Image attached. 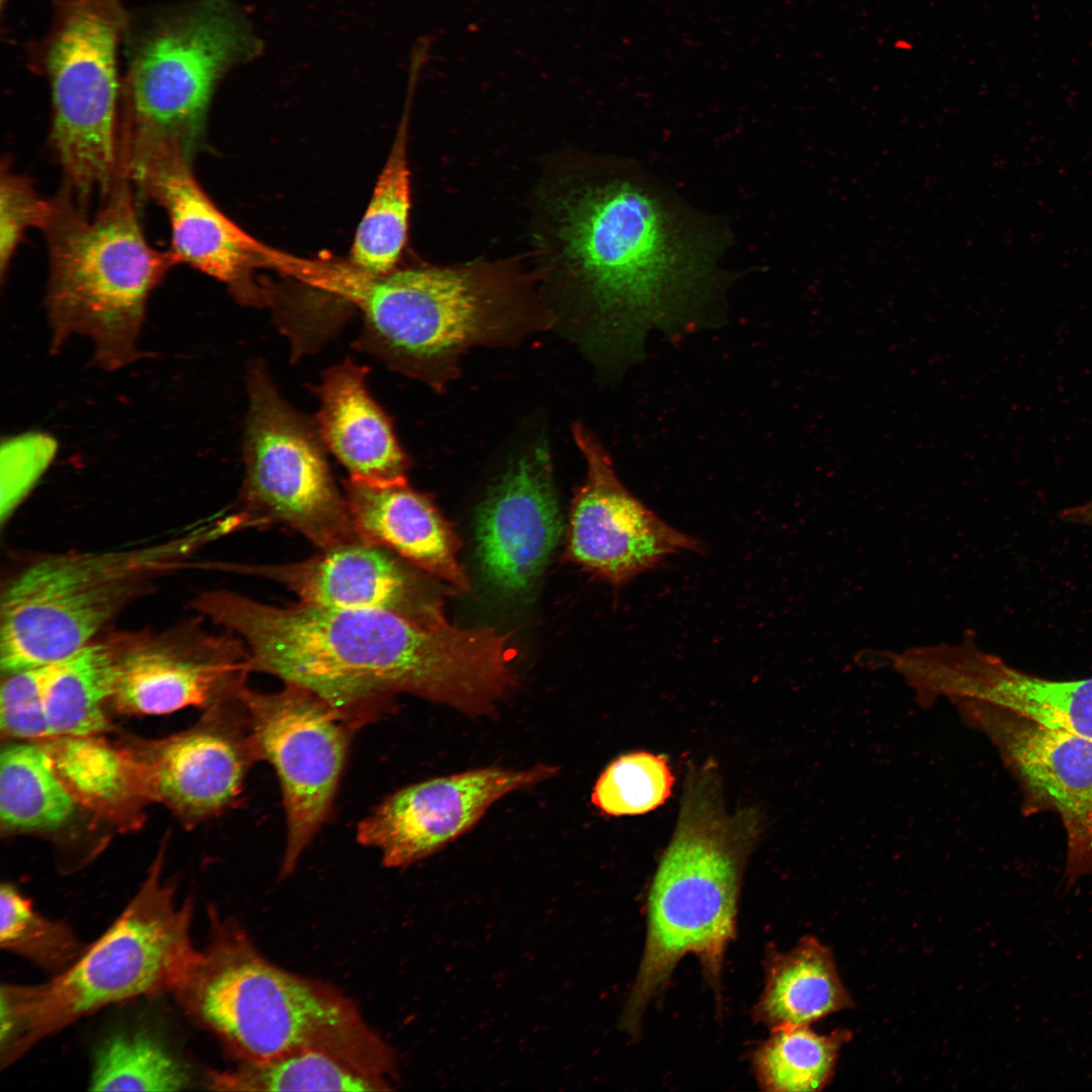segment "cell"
<instances>
[{
	"label": "cell",
	"mask_w": 1092,
	"mask_h": 1092,
	"mask_svg": "<svg viewBox=\"0 0 1092 1092\" xmlns=\"http://www.w3.org/2000/svg\"><path fill=\"white\" fill-rule=\"evenodd\" d=\"M76 805L41 744H13L2 750L0 819L3 830L58 828L71 818Z\"/></svg>",
	"instance_id": "cell-27"
},
{
	"label": "cell",
	"mask_w": 1092,
	"mask_h": 1092,
	"mask_svg": "<svg viewBox=\"0 0 1092 1092\" xmlns=\"http://www.w3.org/2000/svg\"><path fill=\"white\" fill-rule=\"evenodd\" d=\"M852 1033L838 1028L818 1034L809 1025H783L753 1055L761 1088L775 1092L820 1091L833 1079L840 1049Z\"/></svg>",
	"instance_id": "cell-30"
},
{
	"label": "cell",
	"mask_w": 1092,
	"mask_h": 1092,
	"mask_svg": "<svg viewBox=\"0 0 1092 1092\" xmlns=\"http://www.w3.org/2000/svg\"><path fill=\"white\" fill-rule=\"evenodd\" d=\"M561 533L550 453L541 441L509 464L476 510L475 550L484 580L505 595L524 593Z\"/></svg>",
	"instance_id": "cell-18"
},
{
	"label": "cell",
	"mask_w": 1092,
	"mask_h": 1092,
	"mask_svg": "<svg viewBox=\"0 0 1092 1092\" xmlns=\"http://www.w3.org/2000/svg\"><path fill=\"white\" fill-rule=\"evenodd\" d=\"M192 608L243 641L252 671L310 691L350 724L398 693L493 716L516 687L509 634L491 627L301 601L278 607L228 590L204 593Z\"/></svg>",
	"instance_id": "cell-1"
},
{
	"label": "cell",
	"mask_w": 1092,
	"mask_h": 1092,
	"mask_svg": "<svg viewBox=\"0 0 1092 1092\" xmlns=\"http://www.w3.org/2000/svg\"><path fill=\"white\" fill-rule=\"evenodd\" d=\"M0 274L2 280L24 233L42 229L51 209V199L42 198L25 176L13 173L3 160L0 178Z\"/></svg>",
	"instance_id": "cell-35"
},
{
	"label": "cell",
	"mask_w": 1092,
	"mask_h": 1092,
	"mask_svg": "<svg viewBox=\"0 0 1092 1092\" xmlns=\"http://www.w3.org/2000/svg\"><path fill=\"white\" fill-rule=\"evenodd\" d=\"M558 766H488L405 787L386 798L357 828V840L403 868L439 851L469 830L506 795L554 777Z\"/></svg>",
	"instance_id": "cell-16"
},
{
	"label": "cell",
	"mask_w": 1092,
	"mask_h": 1092,
	"mask_svg": "<svg viewBox=\"0 0 1092 1092\" xmlns=\"http://www.w3.org/2000/svg\"><path fill=\"white\" fill-rule=\"evenodd\" d=\"M1063 518L1069 522L1092 527V499L1063 512Z\"/></svg>",
	"instance_id": "cell-37"
},
{
	"label": "cell",
	"mask_w": 1092,
	"mask_h": 1092,
	"mask_svg": "<svg viewBox=\"0 0 1092 1092\" xmlns=\"http://www.w3.org/2000/svg\"><path fill=\"white\" fill-rule=\"evenodd\" d=\"M245 436L243 526L283 524L321 550L362 540L331 475L317 430L253 368Z\"/></svg>",
	"instance_id": "cell-11"
},
{
	"label": "cell",
	"mask_w": 1092,
	"mask_h": 1092,
	"mask_svg": "<svg viewBox=\"0 0 1092 1092\" xmlns=\"http://www.w3.org/2000/svg\"><path fill=\"white\" fill-rule=\"evenodd\" d=\"M406 115L380 173L351 249L353 267L373 276L391 272L407 234L411 205Z\"/></svg>",
	"instance_id": "cell-28"
},
{
	"label": "cell",
	"mask_w": 1092,
	"mask_h": 1092,
	"mask_svg": "<svg viewBox=\"0 0 1092 1092\" xmlns=\"http://www.w3.org/2000/svg\"><path fill=\"white\" fill-rule=\"evenodd\" d=\"M572 431L587 469L569 518L567 552L575 563L621 586L670 555L703 550L699 540L668 525L626 488L588 430L575 424Z\"/></svg>",
	"instance_id": "cell-14"
},
{
	"label": "cell",
	"mask_w": 1092,
	"mask_h": 1092,
	"mask_svg": "<svg viewBox=\"0 0 1092 1092\" xmlns=\"http://www.w3.org/2000/svg\"><path fill=\"white\" fill-rule=\"evenodd\" d=\"M119 162L170 146L191 161L213 92L260 41L233 0H184L131 15L122 40Z\"/></svg>",
	"instance_id": "cell-6"
},
{
	"label": "cell",
	"mask_w": 1092,
	"mask_h": 1092,
	"mask_svg": "<svg viewBox=\"0 0 1092 1092\" xmlns=\"http://www.w3.org/2000/svg\"><path fill=\"white\" fill-rule=\"evenodd\" d=\"M209 922L206 945L173 994L239 1063L311 1050L377 1078L394 1076V1052L350 998L269 961L235 920L211 910Z\"/></svg>",
	"instance_id": "cell-3"
},
{
	"label": "cell",
	"mask_w": 1092,
	"mask_h": 1092,
	"mask_svg": "<svg viewBox=\"0 0 1092 1092\" xmlns=\"http://www.w3.org/2000/svg\"><path fill=\"white\" fill-rule=\"evenodd\" d=\"M674 778L664 755L633 752L619 756L601 774L592 803L606 815L644 814L670 796Z\"/></svg>",
	"instance_id": "cell-33"
},
{
	"label": "cell",
	"mask_w": 1092,
	"mask_h": 1092,
	"mask_svg": "<svg viewBox=\"0 0 1092 1092\" xmlns=\"http://www.w3.org/2000/svg\"><path fill=\"white\" fill-rule=\"evenodd\" d=\"M249 671L248 650L236 635L194 628L127 635L110 702L134 715L208 709L238 697Z\"/></svg>",
	"instance_id": "cell-17"
},
{
	"label": "cell",
	"mask_w": 1092,
	"mask_h": 1092,
	"mask_svg": "<svg viewBox=\"0 0 1092 1092\" xmlns=\"http://www.w3.org/2000/svg\"><path fill=\"white\" fill-rule=\"evenodd\" d=\"M99 735L58 736L41 745L77 804L120 825H134L148 802L123 747Z\"/></svg>",
	"instance_id": "cell-25"
},
{
	"label": "cell",
	"mask_w": 1092,
	"mask_h": 1092,
	"mask_svg": "<svg viewBox=\"0 0 1092 1092\" xmlns=\"http://www.w3.org/2000/svg\"><path fill=\"white\" fill-rule=\"evenodd\" d=\"M368 369L347 359L324 374L317 431L351 480L390 486L406 483L408 461L390 423L365 387Z\"/></svg>",
	"instance_id": "cell-22"
},
{
	"label": "cell",
	"mask_w": 1092,
	"mask_h": 1092,
	"mask_svg": "<svg viewBox=\"0 0 1092 1092\" xmlns=\"http://www.w3.org/2000/svg\"><path fill=\"white\" fill-rule=\"evenodd\" d=\"M947 686L958 700L989 704L1092 741V676H1038L971 644L952 662Z\"/></svg>",
	"instance_id": "cell-23"
},
{
	"label": "cell",
	"mask_w": 1092,
	"mask_h": 1092,
	"mask_svg": "<svg viewBox=\"0 0 1092 1092\" xmlns=\"http://www.w3.org/2000/svg\"><path fill=\"white\" fill-rule=\"evenodd\" d=\"M49 1V30L29 49L30 65L49 84L62 189L88 208L121 176L118 52L129 12L123 0Z\"/></svg>",
	"instance_id": "cell-9"
},
{
	"label": "cell",
	"mask_w": 1092,
	"mask_h": 1092,
	"mask_svg": "<svg viewBox=\"0 0 1092 1092\" xmlns=\"http://www.w3.org/2000/svg\"><path fill=\"white\" fill-rule=\"evenodd\" d=\"M6 2H7V0H0V7H1V10H3V9L5 8V3H6Z\"/></svg>",
	"instance_id": "cell-38"
},
{
	"label": "cell",
	"mask_w": 1092,
	"mask_h": 1092,
	"mask_svg": "<svg viewBox=\"0 0 1092 1092\" xmlns=\"http://www.w3.org/2000/svg\"><path fill=\"white\" fill-rule=\"evenodd\" d=\"M0 945L54 975L69 968L86 947L66 922L43 916L8 883L0 889Z\"/></svg>",
	"instance_id": "cell-32"
},
{
	"label": "cell",
	"mask_w": 1092,
	"mask_h": 1092,
	"mask_svg": "<svg viewBox=\"0 0 1092 1092\" xmlns=\"http://www.w3.org/2000/svg\"><path fill=\"white\" fill-rule=\"evenodd\" d=\"M641 177L589 185L561 202L558 236L588 304V343L624 367L651 329L698 323L716 282V239Z\"/></svg>",
	"instance_id": "cell-2"
},
{
	"label": "cell",
	"mask_w": 1092,
	"mask_h": 1092,
	"mask_svg": "<svg viewBox=\"0 0 1092 1092\" xmlns=\"http://www.w3.org/2000/svg\"><path fill=\"white\" fill-rule=\"evenodd\" d=\"M765 973L753 1015L770 1028L810 1025L854 1006L831 949L813 936L802 937L787 952L770 953Z\"/></svg>",
	"instance_id": "cell-24"
},
{
	"label": "cell",
	"mask_w": 1092,
	"mask_h": 1092,
	"mask_svg": "<svg viewBox=\"0 0 1092 1092\" xmlns=\"http://www.w3.org/2000/svg\"><path fill=\"white\" fill-rule=\"evenodd\" d=\"M311 283L360 308L364 349L420 376L465 348L500 340L522 326L496 291L461 270L373 276L355 267H320Z\"/></svg>",
	"instance_id": "cell-10"
},
{
	"label": "cell",
	"mask_w": 1092,
	"mask_h": 1092,
	"mask_svg": "<svg viewBox=\"0 0 1092 1092\" xmlns=\"http://www.w3.org/2000/svg\"><path fill=\"white\" fill-rule=\"evenodd\" d=\"M345 498L359 537L380 545L426 573L469 589L451 524L425 494L407 483L375 486L345 482Z\"/></svg>",
	"instance_id": "cell-21"
},
{
	"label": "cell",
	"mask_w": 1092,
	"mask_h": 1092,
	"mask_svg": "<svg viewBox=\"0 0 1092 1092\" xmlns=\"http://www.w3.org/2000/svg\"><path fill=\"white\" fill-rule=\"evenodd\" d=\"M211 1088L229 1091H386L390 1081L369 1075L318 1051L292 1053L265 1063H240L208 1077Z\"/></svg>",
	"instance_id": "cell-29"
},
{
	"label": "cell",
	"mask_w": 1092,
	"mask_h": 1092,
	"mask_svg": "<svg viewBox=\"0 0 1092 1092\" xmlns=\"http://www.w3.org/2000/svg\"><path fill=\"white\" fill-rule=\"evenodd\" d=\"M126 636L90 642L52 663L46 690V713L53 737L99 735L109 728L110 702L118 659Z\"/></svg>",
	"instance_id": "cell-26"
},
{
	"label": "cell",
	"mask_w": 1092,
	"mask_h": 1092,
	"mask_svg": "<svg viewBox=\"0 0 1092 1092\" xmlns=\"http://www.w3.org/2000/svg\"><path fill=\"white\" fill-rule=\"evenodd\" d=\"M954 704L1020 785L1026 814L1051 811L1066 833L1067 886L1092 875V741L989 704Z\"/></svg>",
	"instance_id": "cell-13"
},
{
	"label": "cell",
	"mask_w": 1092,
	"mask_h": 1092,
	"mask_svg": "<svg viewBox=\"0 0 1092 1092\" xmlns=\"http://www.w3.org/2000/svg\"><path fill=\"white\" fill-rule=\"evenodd\" d=\"M164 852L120 915L69 968L38 985L1 986L2 1068L78 1019L179 986L198 949L191 938L193 905L178 903L163 880Z\"/></svg>",
	"instance_id": "cell-5"
},
{
	"label": "cell",
	"mask_w": 1092,
	"mask_h": 1092,
	"mask_svg": "<svg viewBox=\"0 0 1092 1092\" xmlns=\"http://www.w3.org/2000/svg\"><path fill=\"white\" fill-rule=\"evenodd\" d=\"M191 160L180 150L161 146L125 169L136 196L164 208L171 228L170 251L187 264L226 284L243 300H257L251 271L276 262L266 249L225 216L196 180Z\"/></svg>",
	"instance_id": "cell-19"
},
{
	"label": "cell",
	"mask_w": 1092,
	"mask_h": 1092,
	"mask_svg": "<svg viewBox=\"0 0 1092 1092\" xmlns=\"http://www.w3.org/2000/svg\"><path fill=\"white\" fill-rule=\"evenodd\" d=\"M2 453L0 521L5 524L50 464L56 449L53 439L29 434L11 439Z\"/></svg>",
	"instance_id": "cell-36"
},
{
	"label": "cell",
	"mask_w": 1092,
	"mask_h": 1092,
	"mask_svg": "<svg viewBox=\"0 0 1092 1092\" xmlns=\"http://www.w3.org/2000/svg\"><path fill=\"white\" fill-rule=\"evenodd\" d=\"M240 698L257 757L268 760L280 781L287 824L281 872L287 875L331 811L350 723L322 698L291 684L272 694L244 687Z\"/></svg>",
	"instance_id": "cell-12"
},
{
	"label": "cell",
	"mask_w": 1092,
	"mask_h": 1092,
	"mask_svg": "<svg viewBox=\"0 0 1092 1092\" xmlns=\"http://www.w3.org/2000/svg\"><path fill=\"white\" fill-rule=\"evenodd\" d=\"M193 1082L188 1068L153 1034L120 1031L95 1052L90 1089L97 1091H177Z\"/></svg>",
	"instance_id": "cell-31"
},
{
	"label": "cell",
	"mask_w": 1092,
	"mask_h": 1092,
	"mask_svg": "<svg viewBox=\"0 0 1092 1092\" xmlns=\"http://www.w3.org/2000/svg\"><path fill=\"white\" fill-rule=\"evenodd\" d=\"M220 568L281 583L311 605L383 611L425 624L445 619L422 576L394 552L364 540L297 562Z\"/></svg>",
	"instance_id": "cell-20"
},
{
	"label": "cell",
	"mask_w": 1092,
	"mask_h": 1092,
	"mask_svg": "<svg viewBox=\"0 0 1092 1092\" xmlns=\"http://www.w3.org/2000/svg\"><path fill=\"white\" fill-rule=\"evenodd\" d=\"M52 664L5 674L0 693L2 736L25 740L52 738L46 713V690Z\"/></svg>",
	"instance_id": "cell-34"
},
{
	"label": "cell",
	"mask_w": 1092,
	"mask_h": 1092,
	"mask_svg": "<svg viewBox=\"0 0 1092 1092\" xmlns=\"http://www.w3.org/2000/svg\"><path fill=\"white\" fill-rule=\"evenodd\" d=\"M223 521L133 548L41 558L8 582L1 597L2 673L52 664L89 644L156 579L196 566L189 558L228 533Z\"/></svg>",
	"instance_id": "cell-8"
},
{
	"label": "cell",
	"mask_w": 1092,
	"mask_h": 1092,
	"mask_svg": "<svg viewBox=\"0 0 1092 1092\" xmlns=\"http://www.w3.org/2000/svg\"><path fill=\"white\" fill-rule=\"evenodd\" d=\"M132 183L120 176L90 215L61 189L42 226L49 253L46 308L51 350L91 341L94 361L114 371L141 356L148 299L177 261L147 241Z\"/></svg>",
	"instance_id": "cell-4"
},
{
	"label": "cell",
	"mask_w": 1092,
	"mask_h": 1092,
	"mask_svg": "<svg viewBox=\"0 0 1092 1092\" xmlns=\"http://www.w3.org/2000/svg\"><path fill=\"white\" fill-rule=\"evenodd\" d=\"M195 726L162 739L122 745L134 764L148 801L186 821L226 809L240 795L258 759L240 695L207 709Z\"/></svg>",
	"instance_id": "cell-15"
},
{
	"label": "cell",
	"mask_w": 1092,
	"mask_h": 1092,
	"mask_svg": "<svg viewBox=\"0 0 1092 1092\" xmlns=\"http://www.w3.org/2000/svg\"><path fill=\"white\" fill-rule=\"evenodd\" d=\"M712 793L703 780L689 786L654 875L645 948L623 1017L630 1031L638 1029L647 1004L685 954H696L718 986L725 949L735 936L748 842L745 824L727 817Z\"/></svg>",
	"instance_id": "cell-7"
}]
</instances>
